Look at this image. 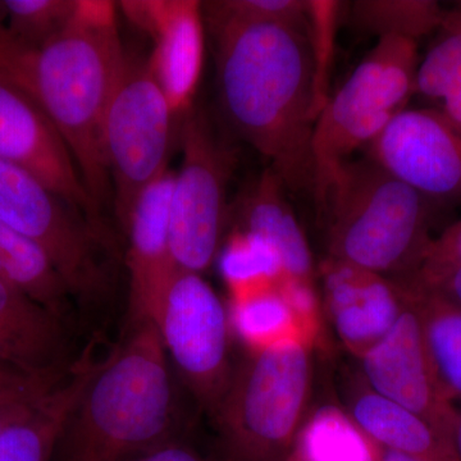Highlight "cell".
<instances>
[{
	"mask_svg": "<svg viewBox=\"0 0 461 461\" xmlns=\"http://www.w3.org/2000/svg\"><path fill=\"white\" fill-rule=\"evenodd\" d=\"M446 14L436 0H359L350 5L348 16L355 27L378 39L418 42L441 27Z\"/></svg>",
	"mask_w": 461,
	"mask_h": 461,
	"instance_id": "obj_24",
	"label": "cell"
},
{
	"mask_svg": "<svg viewBox=\"0 0 461 461\" xmlns=\"http://www.w3.org/2000/svg\"><path fill=\"white\" fill-rule=\"evenodd\" d=\"M287 461H311L308 457L305 456L304 454L302 453L299 447L294 448L293 453H291L290 456H288Z\"/></svg>",
	"mask_w": 461,
	"mask_h": 461,
	"instance_id": "obj_38",
	"label": "cell"
},
{
	"mask_svg": "<svg viewBox=\"0 0 461 461\" xmlns=\"http://www.w3.org/2000/svg\"><path fill=\"white\" fill-rule=\"evenodd\" d=\"M317 206L330 258L393 280L411 277L423 264L432 202L369 158L342 163Z\"/></svg>",
	"mask_w": 461,
	"mask_h": 461,
	"instance_id": "obj_4",
	"label": "cell"
},
{
	"mask_svg": "<svg viewBox=\"0 0 461 461\" xmlns=\"http://www.w3.org/2000/svg\"><path fill=\"white\" fill-rule=\"evenodd\" d=\"M0 280L65 320L71 291L47 251L0 223Z\"/></svg>",
	"mask_w": 461,
	"mask_h": 461,
	"instance_id": "obj_21",
	"label": "cell"
},
{
	"mask_svg": "<svg viewBox=\"0 0 461 461\" xmlns=\"http://www.w3.org/2000/svg\"><path fill=\"white\" fill-rule=\"evenodd\" d=\"M206 20L281 23L306 29V0H221L203 3Z\"/></svg>",
	"mask_w": 461,
	"mask_h": 461,
	"instance_id": "obj_28",
	"label": "cell"
},
{
	"mask_svg": "<svg viewBox=\"0 0 461 461\" xmlns=\"http://www.w3.org/2000/svg\"><path fill=\"white\" fill-rule=\"evenodd\" d=\"M0 223L41 245L81 302L103 296L104 238L83 214L29 173L0 159Z\"/></svg>",
	"mask_w": 461,
	"mask_h": 461,
	"instance_id": "obj_9",
	"label": "cell"
},
{
	"mask_svg": "<svg viewBox=\"0 0 461 461\" xmlns=\"http://www.w3.org/2000/svg\"><path fill=\"white\" fill-rule=\"evenodd\" d=\"M0 159L35 177L100 232V212L68 145L32 94L0 78Z\"/></svg>",
	"mask_w": 461,
	"mask_h": 461,
	"instance_id": "obj_12",
	"label": "cell"
},
{
	"mask_svg": "<svg viewBox=\"0 0 461 461\" xmlns=\"http://www.w3.org/2000/svg\"><path fill=\"white\" fill-rule=\"evenodd\" d=\"M89 357L68 377L42 395L0 436V461H50L67 418L93 375Z\"/></svg>",
	"mask_w": 461,
	"mask_h": 461,
	"instance_id": "obj_20",
	"label": "cell"
},
{
	"mask_svg": "<svg viewBox=\"0 0 461 461\" xmlns=\"http://www.w3.org/2000/svg\"><path fill=\"white\" fill-rule=\"evenodd\" d=\"M208 21L227 122L287 190L314 191L313 63L306 29Z\"/></svg>",
	"mask_w": 461,
	"mask_h": 461,
	"instance_id": "obj_1",
	"label": "cell"
},
{
	"mask_svg": "<svg viewBox=\"0 0 461 461\" xmlns=\"http://www.w3.org/2000/svg\"><path fill=\"white\" fill-rule=\"evenodd\" d=\"M403 280L433 291L461 309V264L429 273V275L411 276Z\"/></svg>",
	"mask_w": 461,
	"mask_h": 461,
	"instance_id": "obj_32",
	"label": "cell"
},
{
	"mask_svg": "<svg viewBox=\"0 0 461 461\" xmlns=\"http://www.w3.org/2000/svg\"><path fill=\"white\" fill-rule=\"evenodd\" d=\"M311 348L295 333L235 368L212 415L227 461H287L311 412Z\"/></svg>",
	"mask_w": 461,
	"mask_h": 461,
	"instance_id": "obj_5",
	"label": "cell"
},
{
	"mask_svg": "<svg viewBox=\"0 0 461 461\" xmlns=\"http://www.w3.org/2000/svg\"><path fill=\"white\" fill-rule=\"evenodd\" d=\"M453 444L457 457L461 461V411H459V417H457L456 424H455Z\"/></svg>",
	"mask_w": 461,
	"mask_h": 461,
	"instance_id": "obj_37",
	"label": "cell"
},
{
	"mask_svg": "<svg viewBox=\"0 0 461 461\" xmlns=\"http://www.w3.org/2000/svg\"><path fill=\"white\" fill-rule=\"evenodd\" d=\"M278 288L295 318L297 329L313 345L320 330V299L314 282L282 277Z\"/></svg>",
	"mask_w": 461,
	"mask_h": 461,
	"instance_id": "obj_29",
	"label": "cell"
},
{
	"mask_svg": "<svg viewBox=\"0 0 461 461\" xmlns=\"http://www.w3.org/2000/svg\"><path fill=\"white\" fill-rule=\"evenodd\" d=\"M126 17L150 35L154 50L149 67L181 121L194 107L205 56L203 3L196 0L121 2Z\"/></svg>",
	"mask_w": 461,
	"mask_h": 461,
	"instance_id": "obj_14",
	"label": "cell"
},
{
	"mask_svg": "<svg viewBox=\"0 0 461 461\" xmlns=\"http://www.w3.org/2000/svg\"><path fill=\"white\" fill-rule=\"evenodd\" d=\"M67 377V375H66ZM62 378H39L0 366V396L12 393H36L50 390L63 381Z\"/></svg>",
	"mask_w": 461,
	"mask_h": 461,
	"instance_id": "obj_33",
	"label": "cell"
},
{
	"mask_svg": "<svg viewBox=\"0 0 461 461\" xmlns=\"http://www.w3.org/2000/svg\"><path fill=\"white\" fill-rule=\"evenodd\" d=\"M77 0H5L8 32L23 47L39 50L68 25Z\"/></svg>",
	"mask_w": 461,
	"mask_h": 461,
	"instance_id": "obj_25",
	"label": "cell"
},
{
	"mask_svg": "<svg viewBox=\"0 0 461 461\" xmlns=\"http://www.w3.org/2000/svg\"><path fill=\"white\" fill-rule=\"evenodd\" d=\"M129 461H208L191 446L172 439Z\"/></svg>",
	"mask_w": 461,
	"mask_h": 461,
	"instance_id": "obj_35",
	"label": "cell"
},
{
	"mask_svg": "<svg viewBox=\"0 0 461 461\" xmlns=\"http://www.w3.org/2000/svg\"><path fill=\"white\" fill-rule=\"evenodd\" d=\"M167 357L209 414L232 378L229 314L213 288L195 272L176 269L154 318Z\"/></svg>",
	"mask_w": 461,
	"mask_h": 461,
	"instance_id": "obj_10",
	"label": "cell"
},
{
	"mask_svg": "<svg viewBox=\"0 0 461 461\" xmlns=\"http://www.w3.org/2000/svg\"><path fill=\"white\" fill-rule=\"evenodd\" d=\"M418 42L378 39L359 66L321 109L312 153L315 202L330 178L357 149H366L388 123L408 108L417 84Z\"/></svg>",
	"mask_w": 461,
	"mask_h": 461,
	"instance_id": "obj_6",
	"label": "cell"
},
{
	"mask_svg": "<svg viewBox=\"0 0 461 461\" xmlns=\"http://www.w3.org/2000/svg\"><path fill=\"white\" fill-rule=\"evenodd\" d=\"M346 412L364 435L384 447L417 461H460L453 441L429 421L368 386L354 393Z\"/></svg>",
	"mask_w": 461,
	"mask_h": 461,
	"instance_id": "obj_19",
	"label": "cell"
},
{
	"mask_svg": "<svg viewBox=\"0 0 461 461\" xmlns=\"http://www.w3.org/2000/svg\"><path fill=\"white\" fill-rule=\"evenodd\" d=\"M0 366L39 378L66 377L75 366L63 318L2 280Z\"/></svg>",
	"mask_w": 461,
	"mask_h": 461,
	"instance_id": "obj_17",
	"label": "cell"
},
{
	"mask_svg": "<svg viewBox=\"0 0 461 461\" xmlns=\"http://www.w3.org/2000/svg\"><path fill=\"white\" fill-rule=\"evenodd\" d=\"M180 140L182 165L169 204L172 258L176 268L202 275L220 250L235 151L196 105L181 118Z\"/></svg>",
	"mask_w": 461,
	"mask_h": 461,
	"instance_id": "obj_8",
	"label": "cell"
},
{
	"mask_svg": "<svg viewBox=\"0 0 461 461\" xmlns=\"http://www.w3.org/2000/svg\"><path fill=\"white\" fill-rule=\"evenodd\" d=\"M175 173L157 178L133 206L123 227L130 276V326L154 321L176 266L169 238V204Z\"/></svg>",
	"mask_w": 461,
	"mask_h": 461,
	"instance_id": "obj_16",
	"label": "cell"
},
{
	"mask_svg": "<svg viewBox=\"0 0 461 461\" xmlns=\"http://www.w3.org/2000/svg\"><path fill=\"white\" fill-rule=\"evenodd\" d=\"M241 330L257 342V348L300 333L295 318L282 296L278 282L272 286L242 293ZM303 336V335H302ZM304 338V336H303Z\"/></svg>",
	"mask_w": 461,
	"mask_h": 461,
	"instance_id": "obj_27",
	"label": "cell"
},
{
	"mask_svg": "<svg viewBox=\"0 0 461 461\" xmlns=\"http://www.w3.org/2000/svg\"><path fill=\"white\" fill-rule=\"evenodd\" d=\"M437 32L418 67L415 94L439 103L438 111L461 132V5L446 14Z\"/></svg>",
	"mask_w": 461,
	"mask_h": 461,
	"instance_id": "obj_22",
	"label": "cell"
},
{
	"mask_svg": "<svg viewBox=\"0 0 461 461\" xmlns=\"http://www.w3.org/2000/svg\"><path fill=\"white\" fill-rule=\"evenodd\" d=\"M369 439V446H371L373 461H417L408 455L397 453L391 448L384 447V446L375 444L371 438Z\"/></svg>",
	"mask_w": 461,
	"mask_h": 461,
	"instance_id": "obj_36",
	"label": "cell"
},
{
	"mask_svg": "<svg viewBox=\"0 0 461 461\" xmlns=\"http://www.w3.org/2000/svg\"><path fill=\"white\" fill-rule=\"evenodd\" d=\"M35 51L20 44L9 33L7 26L0 25V78L29 93L30 69Z\"/></svg>",
	"mask_w": 461,
	"mask_h": 461,
	"instance_id": "obj_30",
	"label": "cell"
},
{
	"mask_svg": "<svg viewBox=\"0 0 461 461\" xmlns=\"http://www.w3.org/2000/svg\"><path fill=\"white\" fill-rule=\"evenodd\" d=\"M176 420L165 346L156 323L141 321L130 326L122 345L94 366L54 456L59 461H129L176 439Z\"/></svg>",
	"mask_w": 461,
	"mask_h": 461,
	"instance_id": "obj_2",
	"label": "cell"
},
{
	"mask_svg": "<svg viewBox=\"0 0 461 461\" xmlns=\"http://www.w3.org/2000/svg\"><path fill=\"white\" fill-rule=\"evenodd\" d=\"M341 2L308 0L306 2V35L313 63V109L315 121L330 99V69L335 57L336 35L341 18Z\"/></svg>",
	"mask_w": 461,
	"mask_h": 461,
	"instance_id": "obj_26",
	"label": "cell"
},
{
	"mask_svg": "<svg viewBox=\"0 0 461 461\" xmlns=\"http://www.w3.org/2000/svg\"><path fill=\"white\" fill-rule=\"evenodd\" d=\"M324 311L342 344L360 357L387 335L406 305L399 281L327 258L320 266Z\"/></svg>",
	"mask_w": 461,
	"mask_h": 461,
	"instance_id": "obj_15",
	"label": "cell"
},
{
	"mask_svg": "<svg viewBox=\"0 0 461 461\" xmlns=\"http://www.w3.org/2000/svg\"><path fill=\"white\" fill-rule=\"evenodd\" d=\"M366 150L429 202L461 200V132L438 109L406 108Z\"/></svg>",
	"mask_w": 461,
	"mask_h": 461,
	"instance_id": "obj_13",
	"label": "cell"
},
{
	"mask_svg": "<svg viewBox=\"0 0 461 461\" xmlns=\"http://www.w3.org/2000/svg\"><path fill=\"white\" fill-rule=\"evenodd\" d=\"M117 5L77 0L68 25L33 54L29 93L63 136L99 212L109 193L103 131L126 62Z\"/></svg>",
	"mask_w": 461,
	"mask_h": 461,
	"instance_id": "obj_3",
	"label": "cell"
},
{
	"mask_svg": "<svg viewBox=\"0 0 461 461\" xmlns=\"http://www.w3.org/2000/svg\"><path fill=\"white\" fill-rule=\"evenodd\" d=\"M408 288L420 311L430 357L451 399H461V309L411 281Z\"/></svg>",
	"mask_w": 461,
	"mask_h": 461,
	"instance_id": "obj_23",
	"label": "cell"
},
{
	"mask_svg": "<svg viewBox=\"0 0 461 461\" xmlns=\"http://www.w3.org/2000/svg\"><path fill=\"white\" fill-rule=\"evenodd\" d=\"M50 390L0 396V436L9 424L14 423L21 415L25 414L33 403L38 402L42 395L50 393Z\"/></svg>",
	"mask_w": 461,
	"mask_h": 461,
	"instance_id": "obj_34",
	"label": "cell"
},
{
	"mask_svg": "<svg viewBox=\"0 0 461 461\" xmlns=\"http://www.w3.org/2000/svg\"><path fill=\"white\" fill-rule=\"evenodd\" d=\"M285 190L284 182L268 167L240 200V227L277 254L282 277L314 282L313 256Z\"/></svg>",
	"mask_w": 461,
	"mask_h": 461,
	"instance_id": "obj_18",
	"label": "cell"
},
{
	"mask_svg": "<svg viewBox=\"0 0 461 461\" xmlns=\"http://www.w3.org/2000/svg\"><path fill=\"white\" fill-rule=\"evenodd\" d=\"M457 264H461V220L432 240L423 264L412 276L429 275Z\"/></svg>",
	"mask_w": 461,
	"mask_h": 461,
	"instance_id": "obj_31",
	"label": "cell"
},
{
	"mask_svg": "<svg viewBox=\"0 0 461 461\" xmlns=\"http://www.w3.org/2000/svg\"><path fill=\"white\" fill-rule=\"evenodd\" d=\"M176 120L148 60L127 56L103 131L114 213L122 229L141 194L168 171Z\"/></svg>",
	"mask_w": 461,
	"mask_h": 461,
	"instance_id": "obj_7",
	"label": "cell"
},
{
	"mask_svg": "<svg viewBox=\"0 0 461 461\" xmlns=\"http://www.w3.org/2000/svg\"><path fill=\"white\" fill-rule=\"evenodd\" d=\"M402 287L406 305L399 320L359 357L364 379L375 393L420 415L439 435L453 441L459 411L430 357L420 311L408 288Z\"/></svg>",
	"mask_w": 461,
	"mask_h": 461,
	"instance_id": "obj_11",
	"label": "cell"
}]
</instances>
